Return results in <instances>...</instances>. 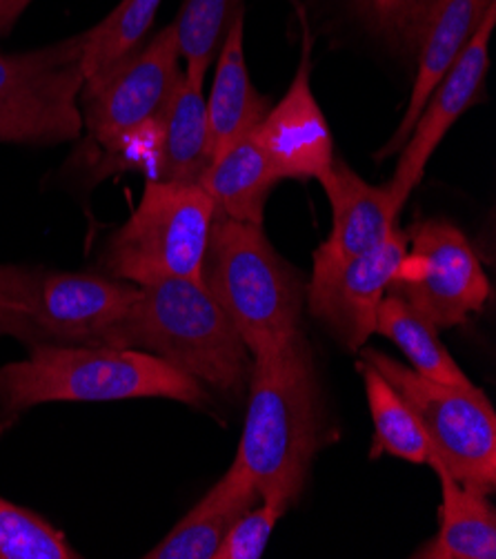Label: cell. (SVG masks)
<instances>
[{
    "label": "cell",
    "instance_id": "ac0fdd59",
    "mask_svg": "<svg viewBox=\"0 0 496 559\" xmlns=\"http://www.w3.org/2000/svg\"><path fill=\"white\" fill-rule=\"evenodd\" d=\"M243 14L232 23L218 49L216 76L207 98L211 158L237 139L254 132L269 111V100L252 85L243 51Z\"/></svg>",
    "mask_w": 496,
    "mask_h": 559
},
{
    "label": "cell",
    "instance_id": "6da1fadb",
    "mask_svg": "<svg viewBox=\"0 0 496 559\" xmlns=\"http://www.w3.org/2000/svg\"><path fill=\"white\" fill-rule=\"evenodd\" d=\"M250 400L237 462L261 499L283 511L301 497L314 457L332 439L323 388L305 330L252 355Z\"/></svg>",
    "mask_w": 496,
    "mask_h": 559
},
{
    "label": "cell",
    "instance_id": "d6986e66",
    "mask_svg": "<svg viewBox=\"0 0 496 559\" xmlns=\"http://www.w3.org/2000/svg\"><path fill=\"white\" fill-rule=\"evenodd\" d=\"M440 481V524L432 542L421 546L416 559H494L496 511L487 495L459 484L436 460L427 464Z\"/></svg>",
    "mask_w": 496,
    "mask_h": 559
},
{
    "label": "cell",
    "instance_id": "603a6c76",
    "mask_svg": "<svg viewBox=\"0 0 496 559\" xmlns=\"http://www.w3.org/2000/svg\"><path fill=\"white\" fill-rule=\"evenodd\" d=\"M162 0H123L96 27L85 32L81 72L89 83L141 47Z\"/></svg>",
    "mask_w": 496,
    "mask_h": 559
},
{
    "label": "cell",
    "instance_id": "5b68a950",
    "mask_svg": "<svg viewBox=\"0 0 496 559\" xmlns=\"http://www.w3.org/2000/svg\"><path fill=\"white\" fill-rule=\"evenodd\" d=\"M138 286L89 272L0 265V334L36 346H107Z\"/></svg>",
    "mask_w": 496,
    "mask_h": 559
},
{
    "label": "cell",
    "instance_id": "277c9868",
    "mask_svg": "<svg viewBox=\"0 0 496 559\" xmlns=\"http://www.w3.org/2000/svg\"><path fill=\"white\" fill-rule=\"evenodd\" d=\"M201 284L230 317L250 355L279 346L301 328L305 282L256 223L214 216Z\"/></svg>",
    "mask_w": 496,
    "mask_h": 559
},
{
    "label": "cell",
    "instance_id": "3957f363",
    "mask_svg": "<svg viewBox=\"0 0 496 559\" xmlns=\"http://www.w3.org/2000/svg\"><path fill=\"white\" fill-rule=\"evenodd\" d=\"M138 288L112 348L149 353L239 400L250 379L252 355L205 286L192 278H165Z\"/></svg>",
    "mask_w": 496,
    "mask_h": 559
},
{
    "label": "cell",
    "instance_id": "4316f807",
    "mask_svg": "<svg viewBox=\"0 0 496 559\" xmlns=\"http://www.w3.org/2000/svg\"><path fill=\"white\" fill-rule=\"evenodd\" d=\"M277 504H269V501L261 499V507H252L245 511L237 524L228 531V535L216 548L214 559H258L274 533V526L286 515Z\"/></svg>",
    "mask_w": 496,
    "mask_h": 559
},
{
    "label": "cell",
    "instance_id": "7a4b0ae2",
    "mask_svg": "<svg viewBox=\"0 0 496 559\" xmlns=\"http://www.w3.org/2000/svg\"><path fill=\"white\" fill-rule=\"evenodd\" d=\"M174 400L209 404L201 381L149 353L107 346H36L23 361L0 366V435L23 413L53 402Z\"/></svg>",
    "mask_w": 496,
    "mask_h": 559
},
{
    "label": "cell",
    "instance_id": "e0dca14e",
    "mask_svg": "<svg viewBox=\"0 0 496 559\" xmlns=\"http://www.w3.org/2000/svg\"><path fill=\"white\" fill-rule=\"evenodd\" d=\"M258 499L261 492L254 479L241 462L234 460L228 473L205 492L168 537L145 555V559H214L228 531Z\"/></svg>",
    "mask_w": 496,
    "mask_h": 559
},
{
    "label": "cell",
    "instance_id": "ba28073f",
    "mask_svg": "<svg viewBox=\"0 0 496 559\" xmlns=\"http://www.w3.org/2000/svg\"><path fill=\"white\" fill-rule=\"evenodd\" d=\"M83 43L78 34L23 53L0 49V143L57 145L81 136Z\"/></svg>",
    "mask_w": 496,
    "mask_h": 559
},
{
    "label": "cell",
    "instance_id": "d4e9b609",
    "mask_svg": "<svg viewBox=\"0 0 496 559\" xmlns=\"http://www.w3.org/2000/svg\"><path fill=\"white\" fill-rule=\"evenodd\" d=\"M65 535L40 515L0 497V559H78Z\"/></svg>",
    "mask_w": 496,
    "mask_h": 559
},
{
    "label": "cell",
    "instance_id": "83f0119b",
    "mask_svg": "<svg viewBox=\"0 0 496 559\" xmlns=\"http://www.w3.org/2000/svg\"><path fill=\"white\" fill-rule=\"evenodd\" d=\"M32 0H0V38H5Z\"/></svg>",
    "mask_w": 496,
    "mask_h": 559
},
{
    "label": "cell",
    "instance_id": "52a82bcc",
    "mask_svg": "<svg viewBox=\"0 0 496 559\" xmlns=\"http://www.w3.org/2000/svg\"><path fill=\"white\" fill-rule=\"evenodd\" d=\"M361 357L410 404L430 441L432 460L465 488L494 492L496 415L483 390L436 383L378 350H363Z\"/></svg>",
    "mask_w": 496,
    "mask_h": 559
},
{
    "label": "cell",
    "instance_id": "cb8c5ba5",
    "mask_svg": "<svg viewBox=\"0 0 496 559\" xmlns=\"http://www.w3.org/2000/svg\"><path fill=\"white\" fill-rule=\"evenodd\" d=\"M239 14H243V0H185L172 25L187 76L205 81L216 51Z\"/></svg>",
    "mask_w": 496,
    "mask_h": 559
},
{
    "label": "cell",
    "instance_id": "7402d4cb",
    "mask_svg": "<svg viewBox=\"0 0 496 559\" xmlns=\"http://www.w3.org/2000/svg\"><path fill=\"white\" fill-rule=\"evenodd\" d=\"M356 368L363 374L365 395L374 424V443L370 457L374 460L388 453L392 457L427 466L432 460V449L410 404L374 366L361 359Z\"/></svg>",
    "mask_w": 496,
    "mask_h": 559
},
{
    "label": "cell",
    "instance_id": "9a60e30c",
    "mask_svg": "<svg viewBox=\"0 0 496 559\" xmlns=\"http://www.w3.org/2000/svg\"><path fill=\"white\" fill-rule=\"evenodd\" d=\"M494 3L496 0H438L423 43L416 51V76L403 121L392 139L376 154L378 160L403 150L432 90L457 61V56L476 34L485 12Z\"/></svg>",
    "mask_w": 496,
    "mask_h": 559
},
{
    "label": "cell",
    "instance_id": "2e32d148",
    "mask_svg": "<svg viewBox=\"0 0 496 559\" xmlns=\"http://www.w3.org/2000/svg\"><path fill=\"white\" fill-rule=\"evenodd\" d=\"M209 163L211 150L203 81L183 72L181 83L156 119V154L149 179L198 183Z\"/></svg>",
    "mask_w": 496,
    "mask_h": 559
},
{
    "label": "cell",
    "instance_id": "9c48e42d",
    "mask_svg": "<svg viewBox=\"0 0 496 559\" xmlns=\"http://www.w3.org/2000/svg\"><path fill=\"white\" fill-rule=\"evenodd\" d=\"M436 330L465 325L485 308L489 282L465 235L444 218L416 223L388 286Z\"/></svg>",
    "mask_w": 496,
    "mask_h": 559
},
{
    "label": "cell",
    "instance_id": "ffe728a7",
    "mask_svg": "<svg viewBox=\"0 0 496 559\" xmlns=\"http://www.w3.org/2000/svg\"><path fill=\"white\" fill-rule=\"evenodd\" d=\"M198 183L211 197L216 214L263 226L265 203L279 177L250 132L220 150Z\"/></svg>",
    "mask_w": 496,
    "mask_h": 559
},
{
    "label": "cell",
    "instance_id": "8fae6325",
    "mask_svg": "<svg viewBox=\"0 0 496 559\" xmlns=\"http://www.w3.org/2000/svg\"><path fill=\"white\" fill-rule=\"evenodd\" d=\"M408 250V235L395 230L378 248L337 265L314 267L305 286L307 312L350 350L374 334L376 310Z\"/></svg>",
    "mask_w": 496,
    "mask_h": 559
},
{
    "label": "cell",
    "instance_id": "44dd1931",
    "mask_svg": "<svg viewBox=\"0 0 496 559\" xmlns=\"http://www.w3.org/2000/svg\"><path fill=\"white\" fill-rule=\"evenodd\" d=\"M374 332L390 340L410 359L414 372L446 385L472 388L474 383L457 366L446 346L438 342L436 328L397 295L383 297L376 310Z\"/></svg>",
    "mask_w": 496,
    "mask_h": 559
},
{
    "label": "cell",
    "instance_id": "8992f818",
    "mask_svg": "<svg viewBox=\"0 0 496 559\" xmlns=\"http://www.w3.org/2000/svg\"><path fill=\"white\" fill-rule=\"evenodd\" d=\"M214 216V201L201 183L149 179L132 216L109 239L102 267L134 286L165 278L201 282Z\"/></svg>",
    "mask_w": 496,
    "mask_h": 559
},
{
    "label": "cell",
    "instance_id": "4fadbf2b",
    "mask_svg": "<svg viewBox=\"0 0 496 559\" xmlns=\"http://www.w3.org/2000/svg\"><path fill=\"white\" fill-rule=\"evenodd\" d=\"M254 136L274 175L286 179H320L335 160V141L310 87V36L305 29L303 53L286 96L271 105Z\"/></svg>",
    "mask_w": 496,
    "mask_h": 559
},
{
    "label": "cell",
    "instance_id": "5bb4252c",
    "mask_svg": "<svg viewBox=\"0 0 496 559\" xmlns=\"http://www.w3.org/2000/svg\"><path fill=\"white\" fill-rule=\"evenodd\" d=\"M332 205V235L314 252V267L337 265L378 248L397 230L399 210L388 186H370L337 158L318 179Z\"/></svg>",
    "mask_w": 496,
    "mask_h": 559
},
{
    "label": "cell",
    "instance_id": "30bf717a",
    "mask_svg": "<svg viewBox=\"0 0 496 559\" xmlns=\"http://www.w3.org/2000/svg\"><path fill=\"white\" fill-rule=\"evenodd\" d=\"M183 79L174 25L158 32L98 79L83 83V128L107 152L152 126Z\"/></svg>",
    "mask_w": 496,
    "mask_h": 559
},
{
    "label": "cell",
    "instance_id": "484cf974",
    "mask_svg": "<svg viewBox=\"0 0 496 559\" xmlns=\"http://www.w3.org/2000/svg\"><path fill=\"white\" fill-rule=\"evenodd\" d=\"M367 29L399 53L416 56L438 0H352Z\"/></svg>",
    "mask_w": 496,
    "mask_h": 559
},
{
    "label": "cell",
    "instance_id": "7c38bea8",
    "mask_svg": "<svg viewBox=\"0 0 496 559\" xmlns=\"http://www.w3.org/2000/svg\"><path fill=\"white\" fill-rule=\"evenodd\" d=\"M496 25V3L485 12L476 34L457 56L450 70L440 76L421 115L412 128L408 143L401 150L399 165L392 179L385 183L390 190L395 207L401 212L410 194L421 183L425 167L436 147L457 123L463 111L481 98V90L489 70V38Z\"/></svg>",
    "mask_w": 496,
    "mask_h": 559
}]
</instances>
